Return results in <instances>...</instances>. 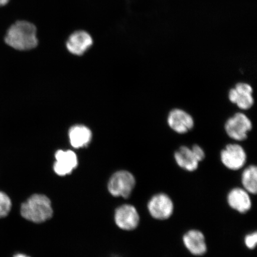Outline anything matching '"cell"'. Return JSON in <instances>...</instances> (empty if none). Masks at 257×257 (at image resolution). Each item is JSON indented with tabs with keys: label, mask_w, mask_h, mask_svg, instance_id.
<instances>
[{
	"label": "cell",
	"mask_w": 257,
	"mask_h": 257,
	"mask_svg": "<svg viewBox=\"0 0 257 257\" xmlns=\"http://www.w3.org/2000/svg\"><path fill=\"white\" fill-rule=\"evenodd\" d=\"M38 28L27 20L17 21L9 28L5 37L6 43L19 51H28L38 45Z\"/></svg>",
	"instance_id": "1"
},
{
	"label": "cell",
	"mask_w": 257,
	"mask_h": 257,
	"mask_svg": "<svg viewBox=\"0 0 257 257\" xmlns=\"http://www.w3.org/2000/svg\"><path fill=\"white\" fill-rule=\"evenodd\" d=\"M20 213L26 220L34 224H43L54 216L53 202L48 195L34 193L22 204Z\"/></svg>",
	"instance_id": "2"
},
{
	"label": "cell",
	"mask_w": 257,
	"mask_h": 257,
	"mask_svg": "<svg viewBox=\"0 0 257 257\" xmlns=\"http://www.w3.org/2000/svg\"><path fill=\"white\" fill-rule=\"evenodd\" d=\"M137 179L130 171L120 169L112 173L107 183V189L111 197L128 202L136 188Z\"/></svg>",
	"instance_id": "3"
},
{
	"label": "cell",
	"mask_w": 257,
	"mask_h": 257,
	"mask_svg": "<svg viewBox=\"0 0 257 257\" xmlns=\"http://www.w3.org/2000/svg\"><path fill=\"white\" fill-rule=\"evenodd\" d=\"M147 209L151 217L158 221H165L172 216L175 203L170 196L165 192L156 193L147 203Z\"/></svg>",
	"instance_id": "4"
},
{
	"label": "cell",
	"mask_w": 257,
	"mask_h": 257,
	"mask_svg": "<svg viewBox=\"0 0 257 257\" xmlns=\"http://www.w3.org/2000/svg\"><path fill=\"white\" fill-rule=\"evenodd\" d=\"M113 220L118 229L124 232H132L140 226L141 216L135 205L124 202L115 208Z\"/></svg>",
	"instance_id": "5"
},
{
	"label": "cell",
	"mask_w": 257,
	"mask_h": 257,
	"mask_svg": "<svg viewBox=\"0 0 257 257\" xmlns=\"http://www.w3.org/2000/svg\"><path fill=\"white\" fill-rule=\"evenodd\" d=\"M220 162L225 168L239 172L247 165L248 156L245 149L238 144H229L221 150Z\"/></svg>",
	"instance_id": "6"
},
{
	"label": "cell",
	"mask_w": 257,
	"mask_h": 257,
	"mask_svg": "<svg viewBox=\"0 0 257 257\" xmlns=\"http://www.w3.org/2000/svg\"><path fill=\"white\" fill-rule=\"evenodd\" d=\"M257 195H252L240 186L230 189L226 195V202L231 210L241 214L251 210Z\"/></svg>",
	"instance_id": "7"
},
{
	"label": "cell",
	"mask_w": 257,
	"mask_h": 257,
	"mask_svg": "<svg viewBox=\"0 0 257 257\" xmlns=\"http://www.w3.org/2000/svg\"><path fill=\"white\" fill-rule=\"evenodd\" d=\"M225 131L231 139L243 141L252 130V123L248 116L242 112H237L228 118L224 125Z\"/></svg>",
	"instance_id": "8"
},
{
	"label": "cell",
	"mask_w": 257,
	"mask_h": 257,
	"mask_svg": "<svg viewBox=\"0 0 257 257\" xmlns=\"http://www.w3.org/2000/svg\"><path fill=\"white\" fill-rule=\"evenodd\" d=\"M183 245L191 255L202 256L206 254L208 246L205 234L197 229H189L183 234Z\"/></svg>",
	"instance_id": "9"
},
{
	"label": "cell",
	"mask_w": 257,
	"mask_h": 257,
	"mask_svg": "<svg viewBox=\"0 0 257 257\" xmlns=\"http://www.w3.org/2000/svg\"><path fill=\"white\" fill-rule=\"evenodd\" d=\"M56 162L53 165L54 173L59 177L71 175L78 166L76 154L71 150H59L55 154Z\"/></svg>",
	"instance_id": "10"
},
{
	"label": "cell",
	"mask_w": 257,
	"mask_h": 257,
	"mask_svg": "<svg viewBox=\"0 0 257 257\" xmlns=\"http://www.w3.org/2000/svg\"><path fill=\"white\" fill-rule=\"evenodd\" d=\"M253 89L248 83H237L235 87L230 89L228 94L229 100L236 104L241 110H246L251 108L254 103Z\"/></svg>",
	"instance_id": "11"
},
{
	"label": "cell",
	"mask_w": 257,
	"mask_h": 257,
	"mask_svg": "<svg viewBox=\"0 0 257 257\" xmlns=\"http://www.w3.org/2000/svg\"><path fill=\"white\" fill-rule=\"evenodd\" d=\"M91 35L85 30H77L69 35L66 41V47L70 53L82 56L92 46Z\"/></svg>",
	"instance_id": "12"
},
{
	"label": "cell",
	"mask_w": 257,
	"mask_h": 257,
	"mask_svg": "<svg viewBox=\"0 0 257 257\" xmlns=\"http://www.w3.org/2000/svg\"><path fill=\"white\" fill-rule=\"evenodd\" d=\"M168 123L173 131L179 134L187 133L194 126V118L191 115L179 108L170 111Z\"/></svg>",
	"instance_id": "13"
},
{
	"label": "cell",
	"mask_w": 257,
	"mask_h": 257,
	"mask_svg": "<svg viewBox=\"0 0 257 257\" xmlns=\"http://www.w3.org/2000/svg\"><path fill=\"white\" fill-rule=\"evenodd\" d=\"M173 160L179 168L187 172L197 170L200 162L195 153L187 146H181L173 154Z\"/></svg>",
	"instance_id": "14"
},
{
	"label": "cell",
	"mask_w": 257,
	"mask_h": 257,
	"mask_svg": "<svg viewBox=\"0 0 257 257\" xmlns=\"http://www.w3.org/2000/svg\"><path fill=\"white\" fill-rule=\"evenodd\" d=\"M240 184L250 194L257 195V166L255 164L247 165L240 170Z\"/></svg>",
	"instance_id": "15"
},
{
	"label": "cell",
	"mask_w": 257,
	"mask_h": 257,
	"mask_svg": "<svg viewBox=\"0 0 257 257\" xmlns=\"http://www.w3.org/2000/svg\"><path fill=\"white\" fill-rule=\"evenodd\" d=\"M92 134L88 127L77 125L70 128L69 139L71 146L75 149L86 147L91 140Z\"/></svg>",
	"instance_id": "16"
},
{
	"label": "cell",
	"mask_w": 257,
	"mask_h": 257,
	"mask_svg": "<svg viewBox=\"0 0 257 257\" xmlns=\"http://www.w3.org/2000/svg\"><path fill=\"white\" fill-rule=\"evenodd\" d=\"M12 202L5 192L0 191V218L8 216L12 210Z\"/></svg>",
	"instance_id": "17"
},
{
	"label": "cell",
	"mask_w": 257,
	"mask_h": 257,
	"mask_svg": "<svg viewBox=\"0 0 257 257\" xmlns=\"http://www.w3.org/2000/svg\"><path fill=\"white\" fill-rule=\"evenodd\" d=\"M244 245L249 250H253L256 249L257 230L247 233L243 237Z\"/></svg>",
	"instance_id": "18"
},
{
	"label": "cell",
	"mask_w": 257,
	"mask_h": 257,
	"mask_svg": "<svg viewBox=\"0 0 257 257\" xmlns=\"http://www.w3.org/2000/svg\"><path fill=\"white\" fill-rule=\"evenodd\" d=\"M191 149L195 154L196 157H197L199 162L200 163L203 162L206 157V154L203 149L197 144H194L192 146Z\"/></svg>",
	"instance_id": "19"
},
{
	"label": "cell",
	"mask_w": 257,
	"mask_h": 257,
	"mask_svg": "<svg viewBox=\"0 0 257 257\" xmlns=\"http://www.w3.org/2000/svg\"><path fill=\"white\" fill-rule=\"evenodd\" d=\"M13 257H32L31 255L27 254V253L19 252L16 253Z\"/></svg>",
	"instance_id": "20"
},
{
	"label": "cell",
	"mask_w": 257,
	"mask_h": 257,
	"mask_svg": "<svg viewBox=\"0 0 257 257\" xmlns=\"http://www.w3.org/2000/svg\"><path fill=\"white\" fill-rule=\"evenodd\" d=\"M9 2L10 0H0V7L8 5Z\"/></svg>",
	"instance_id": "21"
}]
</instances>
